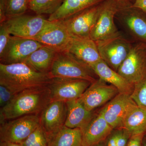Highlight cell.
I'll return each instance as SVG.
<instances>
[{
	"mask_svg": "<svg viewBox=\"0 0 146 146\" xmlns=\"http://www.w3.org/2000/svg\"><path fill=\"white\" fill-rule=\"evenodd\" d=\"M51 102L47 86L27 89L16 94L1 108L0 123L30 115H39Z\"/></svg>",
	"mask_w": 146,
	"mask_h": 146,
	"instance_id": "cell-1",
	"label": "cell"
},
{
	"mask_svg": "<svg viewBox=\"0 0 146 146\" xmlns=\"http://www.w3.org/2000/svg\"><path fill=\"white\" fill-rule=\"evenodd\" d=\"M51 78L49 74L35 70L24 62L0 63V85L16 94L27 89L47 86Z\"/></svg>",
	"mask_w": 146,
	"mask_h": 146,
	"instance_id": "cell-2",
	"label": "cell"
},
{
	"mask_svg": "<svg viewBox=\"0 0 146 146\" xmlns=\"http://www.w3.org/2000/svg\"><path fill=\"white\" fill-rule=\"evenodd\" d=\"M94 74L89 66L65 51L57 52L49 73L51 78L80 79L92 83L96 80Z\"/></svg>",
	"mask_w": 146,
	"mask_h": 146,
	"instance_id": "cell-3",
	"label": "cell"
},
{
	"mask_svg": "<svg viewBox=\"0 0 146 146\" xmlns=\"http://www.w3.org/2000/svg\"><path fill=\"white\" fill-rule=\"evenodd\" d=\"M39 125V115H25L6 121L1 124V142L22 144Z\"/></svg>",
	"mask_w": 146,
	"mask_h": 146,
	"instance_id": "cell-4",
	"label": "cell"
},
{
	"mask_svg": "<svg viewBox=\"0 0 146 146\" xmlns=\"http://www.w3.org/2000/svg\"><path fill=\"white\" fill-rule=\"evenodd\" d=\"M117 72L133 85L146 78V44L132 45Z\"/></svg>",
	"mask_w": 146,
	"mask_h": 146,
	"instance_id": "cell-5",
	"label": "cell"
},
{
	"mask_svg": "<svg viewBox=\"0 0 146 146\" xmlns=\"http://www.w3.org/2000/svg\"><path fill=\"white\" fill-rule=\"evenodd\" d=\"M92 83L80 79L51 78L47 86L51 101L67 102L79 99Z\"/></svg>",
	"mask_w": 146,
	"mask_h": 146,
	"instance_id": "cell-6",
	"label": "cell"
},
{
	"mask_svg": "<svg viewBox=\"0 0 146 146\" xmlns=\"http://www.w3.org/2000/svg\"><path fill=\"white\" fill-rule=\"evenodd\" d=\"M118 0H106L104 2L100 12L90 38L96 42L103 41L119 34L115 26L114 18L120 9Z\"/></svg>",
	"mask_w": 146,
	"mask_h": 146,
	"instance_id": "cell-7",
	"label": "cell"
},
{
	"mask_svg": "<svg viewBox=\"0 0 146 146\" xmlns=\"http://www.w3.org/2000/svg\"><path fill=\"white\" fill-rule=\"evenodd\" d=\"M96 43L102 59L116 72L127 57L132 46L130 42L119 34Z\"/></svg>",
	"mask_w": 146,
	"mask_h": 146,
	"instance_id": "cell-8",
	"label": "cell"
},
{
	"mask_svg": "<svg viewBox=\"0 0 146 146\" xmlns=\"http://www.w3.org/2000/svg\"><path fill=\"white\" fill-rule=\"evenodd\" d=\"M103 3L61 21L72 37L90 38V34L96 23Z\"/></svg>",
	"mask_w": 146,
	"mask_h": 146,
	"instance_id": "cell-9",
	"label": "cell"
},
{
	"mask_svg": "<svg viewBox=\"0 0 146 146\" xmlns=\"http://www.w3.org/2000/svg\"><path fill=\"white\" fill-rule=\"evenodd\" d=\"M42 15H23L7 19L4 24L12 36L33 39L48 23Z\"/></svg>",
	"mask_w": 146,
	"mask_h": 146,
	"instance_id": "cell-10",
	"label": "cell"
},
{
	"mask_svg": "<svg viewBox=\"0 0 146 146\" xmlns=\"http://www.w3.org/2000/svg\"><path fill=\"white\" fill-rule=\"evenodd\" d=\"M136 105L130 95L119 93L100 112L113 129L121 128L129 113Z\"/></svg>",
	"mask_w": 146,
	"mask_h": 146,
	"instance_id": "cell-11",
	"label": "cell"
},
{
	"mask_svg": "<svg viewBox=\"0 0 146 146\" xmlns=\"http://www.w3.org/2000/svg\"><path fill=\"white\" fill-rule=\"evenodd\" d=\"M72 37L62 21H49L33 39L58 52L65 50Z\"/></svg>",
	"mask_w": 146,
	"mask_h": 146,
	"instance_id": "cell-12",
	"label": "cell"
},
{
	"mask_svg": "<svg viewBox=\"0 0 146 146\" xmlns=\"http://www.w3.org/2000/svg\"><path fill=\"white\" fill-rule=\"evenodd\" d=\"M119 93V90L115 86L108 85L100 79L91 83L78 100L86 110L93 112L94 109L112 99Z\"/></svg>",
	"mask_w": 146,
	"mask_h": 146,
	"instance_id": "cell-13",
	"label": "cell"
},
{
	"mask_svg": "<svg viewBox=\"0 0 146 146\" xmlns=\"http://www.w3.org/2000/svg\"><path fill=\"white\" fill-rule=\"evenodd\" d=\"M44 45L33 39L11 36L10 41L1 63L10 64L23 63L36 50Z\"/></svg>",
	"mask_w": 146,
	"mask_h": 146,
	"instance_id": "cell-14",
	"label": "cell"
},
{
	"mask_svg": "<svg viewBox=\"0 0 146 146\" xmlns=\"http://www.w3.org/2000/svg\"><path fill=\"white\" fill-rule=\"evenodd\" d=\"M66 102H50L39 114L40 125L46 133L50 134L65 125L67 118Z\"/></svg>",
	"mask_w": 146,
	"mask_h": 146,
	"instance_id": "cell-15",
	"label": "cell"
},
{
	"mask_svg": "<svg viewBox=\"0 0 146 146\" xmlns=\"http://www.w3.org/2000/svg\"><path fill=\"white\" fill-rule=\"evenodd\" d=\"M65 51L90 67L102 60L96 43L90 38L72 37Z\"/></svg>",
	"mask_w": 146,
	"mask_h": 146,
	"instance_id": "cell-16",
	"label": "cell"
},
{
	"mask_svg": "<svg viewBox=\"0 0 146 146\" xmlns=\"http://www.w3.org/2000/svg\"><path fill=\"white\" fill-rule=\"evenodd\" d=\"M112 129L100 112L97 116L93 117L82 131V146H93L100 143L109 136Z\"/></svg>",
	"mask_w": 146,
	"mask_h": 146,
	"instance_id": "cell-17",
	"label": "cell"
},
{
	"mask_svg": "<svg viewBox=\"0 0 146 146\" xmlns=\"http://www.w3.org/2000/svg\"><path fill=\"white\" fill-rule=\"evenodd\" d=\"M90 68L100 79L115 86L119 93L130 95L132 93L134 85L110 67L103 60H101Z\"/></svg>",
	"mask_w": 146,
	"mask_h": 146,
	"instance_id": "cell-18",
	"label": "cell"
},
{
	"mask_svg": "<svg viewBox=\"0 0 146 146\" xmlns=\"http://www.w3.org/2000/svg\"><path fill=\"white\" fill-rule=\"evenodd\" d=\"M68 112L65 126L83 131L94 117L93 112L86 109L78 99L66 102Z\"/></svg>",
	"mask_w": 146,
	"mask_h": 146,
	"instance_id": "cell-19",
	"label": "cell"
},
{
	"mask_svg": "<svg viewBox=\"0 0 146 146\" xmlns=\"http://www.w3.org/2000/svg\"><path fill=\"white\" fill-rule=\"evenodd\" d=\"M105 1L106 0H65L59 9L50 15L48 21H63Z\"/></svg>",
	"mask_w": 146,
	"mask_h": 146,
	"instance_id": "cell-20",
	"label": "cell"
},
{
	"mask_svg": "<svg viewBox=\"0 0 146 146\" xmlns=\"http://www.w3.org/2000/svg\"><path fill=\"white\" fill-rule=\"evenodd\" d=\"M47 137L48 146H82V132L79 128L64 125Z\"/></svg>",
	"mask_w": 146,
	"mask_h": 146,
	"instance_id": "cell-21",
	"label": "cell"
},
{
	"mask_svg": "<svg viewBox=\"0 0 146 146\" xmlns=\"http://www.w3.org/2000/svg\"><path fill=\"white\" fill-rule=\"evenodd\" d=\"M58 52L54 49L43 46L32 53L24 63L38 72L49 74Z\"/></svg>",
	"mask_w": 146,
	"mask_h": 146,
	"instance_id": "cell-22",
	"label": "cell"
},
{
	"mask_svg": "<svg viewBox=\"0 0 146 146\" xmlns=\"http://www.w3.org/2000/svg\"><path fill=\"white\" fill-rule=\"evenodd\" d=\"M122 129L131 136L143 134L146 131V109L136 105L129 113Z\"/></svg>",
	"mask_w": 146,
	"mask_h": 146,
	"instance_id": "cell-23",
	"label": "cell"
},
{
	"mask_svg": "<svg viewBox=\"0 0 146 146\" xmlns=\"http://www.w3.org/2000/svg\"><path fill=\"white\" fill-rule=\"evenodd\" d=\"M29 3L28 0H0V24L25 14L29 9Z\"/></svg>",
	"mask_w": 146,
	"mask_h": 146,
	"instance_id": "cell-24",
	"label": "cell"
},
{
	"mask_svg": "<svg viewBox=\"0 0 146 146\" xmlns=\"http://www.w3.org/2000/svg\"><path fill=\"white\" fill-rule=\"evenodd\" d=\"M129 31L140 42L146 44V18L140 14L131 13L125 19Z\"/></svg>",
	"mask_w": 146,
	"mask_h": 146,
	"instance_id": "cell-25",
	"label": "cell"
},
{
	"mask_svg": "<svg viewBox=\"0 0 146 146\" xmlns=\"http://www.w3.org/2000/svg\"><path fill=\"white\" fill-rule=\"evenodd\" d=\"M65 0H31L29 9L36 15L53 14L63 5Z\"/></svg>",
	"mask_w": 146,
	"mask_h": 146,
	"instance_id": "cell-26",
	"label": "cell"
},
{
	"mask_svg": "<svg viewBox=\"0 0 146 146\" xmlns=\"http://www.w3.org/2000/svg\"><path fill=\"white\" fill-rule=\"evenodd\" d=\"M22 145L23 146H48L46 133L40 125Z\"/></svg>",
	"mask_w": 146,
	"mask_h": 146,
	"instance_id": "cell-27",
	"label": "cell"
},
{
	"mask_svg": "<svg viewBox=\"0 0 146 146\" xmlns=\"http://www.w3.org/2000/svg\"><path fill=\"white\" fill-rule=\"evenodd\" d=\"M130 97L138 106L146 109V78L134 84Z\"/></svg>",
	"mask_w": 146,
	"mask_h": 146,
	"instance_id": "cell-28",
	"label": "cell"
},
{
	"mask_svg": "<svg viewBox=\"0 0 146 146\" xmlns=\"http://www.w3.org/2000/svg\"><path fill=\"white\" fill-rule=\"evenodd\" d=\"M11 36L4 23L0 24V58L3 56L6 50Z\"/></svg>",
	"mask_w": 146,
	"mask_h": 146,
	"instance_id": "cell-29",
	"label": "cell"
},
{
	"mask_svg": "<svg viewBox=\"0 0 146 146\" xmlns=\"http://www.w3.org/2000/svg\"><path fill=\"white\" fill-rule=\"evenodd\" d=\"M16 94L3 85H0V106L6 105L13 98Z\"/></svg>",
	"mask_w": 146,
	"mask_h": 146,
	"instance_id": "cell-30",
	"label": "cell"
},
{
	"mask_svg": "<svg viewBox=\"0 0 146 146\" xmlns=\"http://www.w3.org/2000/svg\"><path fill=\"white\" fill-rule=\"evenodd\" d=\"M116 140L118 146H126L128 140L131 135L127 131L123 129L115 133Z\"/></svg>",
	"mask_w": 146,
	"mask_h": 146,
	"instance_id": "cell-31",
	"label": "cell"
},
{
	"mask_svg": "<svg viewBox=\"0 0 146 146\" xmlns=\"http://www.w3.org/2000/svg\"><path fill=\"white\" fill-rule=\"evenodd\" d=\"M143 137V134L131 136L126 146H141Z\"/></svg>",
	"mask_w": 146,
	"mask_h": 146,
	"instance_id": "cell-32",
	"label": "cell"
},
{
	"mask_svg": "<svg viewBox=\"0 0 146 146\" xmlns=\"http://www.w3.org/2000/svg\"><path fill=\"white\" fill-rule=\"evenodd\" d=\"M131 7L139 9L146 13V0H135Z\"/></svg>",
	"mask_w": 146,
	"mask_h": 146,
	"instance_id": "cell-33",
	"label": "cell"
},
{
	"mask_svg": "<svg viewBox=\"0 0 146 146\" xmlns=\"http://www.w3.org/2000/svg\"><path fill=\"white\" fill-rule=\"evenodd\" d=\"M107 146H118L115 133L110 137L108 141Z\"/></svg>",
	"mask_w": 146,
	"mask_h": 146,
	"instance_id": "cell-34",
	"label": "cell"
},
{
	"mask_svg": "<svg viewBox=\"0 0 146 146\" xmlns=\"http://www.w3.org/2000/svg\"><path fill=\"white\" fill-rule=\"evenodd\" d=\"M0 146H23L22 144L16 143L9 142H1L0 143Z\"/></svg>",
	"mask_w": 146,
	"mask_h": 146,
	"instance_id": "cell-35",
	"label": "cell"
},
{
	"mask_svg": "<svg viewBox=\"0 0 146 146\" xmlns=\"http://www.w3.org/2000/svg\"><path fill=\"white\" fill-rule=\"evenodd\" d=\"M93 146H104V145L100 143L96 144V145H93Z\"/></svg>",
	"mask_w": 146,
	"mask_h": 146,
	"instance_id": "cell-36",
	"label": "cell"
},
{
	"mask_svg": "<svg viewBox=\"0 0 146 146\" xmlns=\"http://www.w3.org/2000/svg\"><path fill=\"white\" fill-rule=\"evenodd\" d=\"M118 1L120 2H122V1H125V0H118Z\"/></svg>",
	"mask_w": 146,
	"mask_h": 146,
	"instance_id": "cell-37",
	"label": "cell"
},
{
	"mask_svg": "<svg viewBox=\"0 0 146 146\" xmlns=\"http://www.w3.org/2000/svg\"><path fill=\"white\" fill-rule=\"evenodd\" d=\"M28 1H31V0H28Z\"/></svg>",
	"mask_w": 146,
	"mask_h": 146,
	"instance_id": "cell-38",
	"label": "cell"
},
{
	"mask_svg": "<svg viewBox=\"0 0 146 146\" xmlns=\"http://www.w3.org/2000/svg\"><path fill=\"white\" fill-rule=\"evenodd\" d=\"M145 146H146V144H145Z\"/></svg>",
	"mask_w": 146,
	"mask_h": 146,
	"instance_id": "cell-39",
	"label": "cell"
}]
</instances>
